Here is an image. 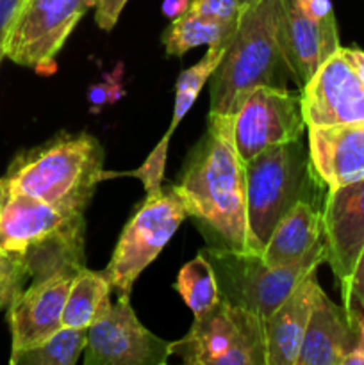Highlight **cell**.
<instances>
[{
    "instance_id": "6da1fadb",
    "label": "cell",
    "mask_w": 364,
    "mask_h": 365,
    "mask_svg": "<svg viewBox=\"0 0 364 365\" xmlns=\"http://www.w3.org/2000/svg\"><path fill=\"white\" fill-rule=\"evenodd\" d=\"M173 185L209 246L257 253L246 216L245 163L234 145L232 116L209 114L206 134Z\"/></svg>"
},
{
    "instance_id": "7a4b0ae2",
    "label": "cell",
    "mask_w": 364,
    "mask_h": 365,
    "mask_svg": "<svg viewBox=\"0 0 364 365\" xmlns=\"http://www.w3.org/2000/svg\"><path fill=\"white\" fill-rule=\"evenodd\" d=\"M284 9V0H253L239 9L238 27L209 78V114L234 116L259 86L288 88L289 71L278 41Z\"/></svg>"
},
{
    "instance_id": "3957f363",
    "label": "cell",
    "mask_w": 364,
    "mask_h": 365,
    "mask_svg": "<svg viewBox=\"0 0 364 365\" xmlns=\"http://www.w3.org/2000/svg\"><path fill=\"white\" fill-rule=\"evenodd\" d=\"M103 178V150L98 139L88 132H61L18 153L4 180L9 195H29L64 212L84 214Z\"/></svg>"
},
{
    "instance_id": "277c9868",
    "label": "cell",
    "mask_w": 364,
    "mask_h": 365,
    "mask_svg": "<svg viewBox=\"0 0 364 365\" xmlns=\"http://www.w3.org/2000/svg\"><path fill=\"white\" fill-rule=\"evenodd\" d=\"M84 214L29 195H9L0 212V250L24 257L32 282L75 277L86 267Z\"/></svg>"
},
{
    "instance_id": "5b68a950",
    "label": "cell",
    "mask_w": 364,
    "mask_h": 365,
    "mask_svg": "<svg viewBox=\"0 0 364 365\" xmlns=\"http://www.w3.org/2000/svg\"><path fill=\"white\" fill-rule=\"evenodd\" d=\"M246 216L257 253L263 255L278 221L298 202L314 203L321 180L300 141L266 148L245 163Z\"/></svg>"
},
{
    "instance_id": "8992f818",
    "label": "cell",
    "mask_w": 364,
    "mask_h": 365,
    "mask_svg": "<svg viewBox=\"0 0 364 365\" xmlns=\"http://www.w3.org/2000/svg\"><path fill=\"white\" fill-rule=\"evenodd\" d=\"M188 365H268L266 323L221 298L195 316L188 334L170 342V356Z\"/></svg>"
},
{
    "instance_id": "52a82bcc",
    "label": "cell",
    "mask_w": 364,
    "mask_h": 365,
    "mask_svg": "<svg viewBox=\"0 0 364 365\" xmlns=\"http://www.w3.org/2000/svg\"><path fill=\"white\" fill-rule=\"evenodd\" d=\"M203 255L214 267L220 296L266 321L278 305L298 287L300 282L316 273L325 253L305 257L289 266H268L259 253H239L207 246Z\"/></svg>"
},
{
    "instance_id": "ba28073f",
    "label": "cell",
    "mask_w": 364,
    "mask_h": 365,
    "mask_svg": "<svg viewBox=\"0 0 364 365\" xmlns=\"http://www.w3.org/2000/svg\"><path fill=\"white\" fill-rule=\"evenodd\" d=\"M186 217H189V212L175 185L146 195L145 202L125 225L103 269L118 296L131 298L134 282L159 257Z\"/></svg>"
},
{
    "instance_id": "9c48e42d",
    "label": "cell",
    "mask_w": 364,
    "mask_h": 365,
    "mask_svg": "<svg viewBox=\"0 0 364 365\" xmlns=\"http://www.w3.org/2000/svg\"><path fill=\"white\" fill-rule=\"evenodd\" d=\"M88 9L84 0H27L4 41L6 57L38 73H54L56 56Z\"/></svg>"
},
{
    "instance_id": "30bf717a",
    "label": "cell",
    "mask_w": 364,
    "mask_h": 365,
    "mask_svg": "<svg viewBox=\"0 0 364 365\" xmlns=\"http://www.w3.org/2000/svg\"><path fill=\"white\" fill-rule=\"evenodd\" d=\"M305 128L300 95L288 88L252 89L232 116V134L243 163L266 148L300 141Z\"/></svg>"
},
{
    "instance_id": "8fae6325",
    "label": "cell",
    "mask_w": 364,
    "mask_h": 365,
    "mask_svg": "<svg viewBox=\"0 0 364 365\" xmlns=\"http://www.w3.org/2000/svg\"><path fill=\"white\" fill-rule=\"evenodd\" d=\"M168 359L170 342L139 323L127 296H118L106 316L88 328L86 365H164Z\"/></svg>"
},
{
    "instance_id": "7c38bea8",
    "label": "cell",
    "mask_w": 364,
    "mask_h": 365,
    "mask_svg": "<svg viewBox=\"0 0 364 365\" xmlns=\"http://www.w3.org/2000/svg\"><path fill=\"white\" fill-rule=\"evenodd\" d=\"M305 127L364 121V82L346 48L332 53L300 93Z\"/></svg>"
},
{
    "instance_id": "4fadbf2b",
    "label": "cell",
    "mask_w": 364,
    "mask_h": 365,
    "mask_svg": "<svg viewBox=\"0 0 364 365\" xmlns=\"http://www.w3.org/2000/svg\"><path fill=\"white\" fill-rule=\"evenodd\" d=\"M321 220L325 262L330 266L343 292L364 250V178L328 189Z\"/></svg>"
},
{
    "instance_id": "5bb4252c",
    "label": "cell",
    "mask_w": 364,
    "mask_h": 365,
    "mask_svg": "<svg viewBox=\"0 0 364 365\" xmlns=\"http://www.w3.org/2000/svg\"><path fill=\"white\" fill-rule=\"evenodd\" d=\"M74 278L59 274L32 282L31 287L25 291L21 289L9 303L7 321L11 330V365L18 356L63 328L64 305Z\"/></svg>"
},
{
    "instance_id": "9a60e30c",
    "label": "cell",
    "mask_w": 364,
    "mask_h": 365,
    "mask_svg": "<svg viewBox=\"0 0 364 365\" xmlns=\"http://www.w3.org/2000/svg\"><path fill=\"white\" fill-rule=\"evenodd\" d=\"M285 9L278 29L282 56L293 81L300 89L310 81L318 68L341 48L335 16L313 20L293 0H284Z\"/></svg>"
},
{
    "instance_id": "2e32d148",
    "label": "cell",
    "mask_w": 364,
    "mask_h": 365,
    "mask_svg": "<svg viewBox=\"0 0 364 365\" xmlns=\"http://www.w3.org/2000/svg\"><path fill=\"white\" fill-rule=\"evenodd\" d=\"M309 159L327 189L364 178V121L310 127Z\"/></svg>"
},
{
    "instance_id": "e0dca14e",
    "label": "cell",
    "mask_w": 364,
    "mask_h": 365,
    "mask_svg": "<svg viewBox=\"0 0 364 365\" xmlns=\"http://www.w3.org/2000/svg\"><path fill=\"white\" fill-rule=\"evenodd\" d=\"M359 344L355 314L339 307L318 287L296 365H341Z\"/></svg>"
},
{
    "instance_id": "ac0fdd59",
    "label": "cell",
    "mask_w": 364,
    "mask_h": 365,
    "mask_svg": "<svg viewBox=\"0 0 364 365\" xmlns=\"http://www.w3.org/2000/svg\"><path fill=\"white\" fill-rule=\"evenodd\" d=\"M320 284L309 274L275 309L266 323L268 365H296Z\"/></svg>"
},
{
    "instance_id": "d6986e66",
    "label": "cell",
    "mask_w": 364,
    "mask_h": 365,
    "mask_svg": "<svg viewBox=\"0 0 364 365\" xmlns=\"http://www.w3.org/2000/svg\"><path fill=\"white\" fill-rule=\"evenodd\" d=\"M316 253H325L321 209L302 200L273 228L263 259L268 266L278 267Z\"/></svg>"
},
{
    "instance_id": "ffe728a7",
    "label": "cell",
    "mask_w": 364,
    "mask_h": 365,
    "mask_svg": "<svg viewBox=\"0 0 364 365\" xmlns=\"http://www.w3.org/2000/svg\"><path fill=\"white\" fill-rule=\"evenodd\" d=\"M111 284L103 271L82 267L75 274L63 312V327L84 328L103 317L111 309Z\"/></svg>"
},
{
    "instance_id": "44dd1931",
    "label": "cell",
    "mask_w": 364,
    "mask_h": 365,
    "mask_svg": "<svg viewBox=\"0 0 364 365\" xmlns=\"http://www.w3.org/2000/svg\"><path fill=\"white\" fill-rule=\"evenodd\" d=\"M238 21H223L188 9L181 16L173 18L164 31L163 43L166 56H184L200 45H227L234 34Z\"/></svg>"
},
{
    "instance_id": "7402d4cb",
    "label": "cell",
    "mask_w": 364,
    "mask_h": 365,
    "mask_svg": "<svg viewBox=\"0 0 364 365\" xmlns=\"http://www.w3.org/2000/svg\"><path fill=\"white\" fill-rule=\"evenodd\" d=\"M173 289L191 309L193 316L207 312L221 299L214 267L202 252L181 267Z\"/></svg>"
},
{
    "instance_id": "603a6c76",
    "label": "cell",
    "mask_w": 364,
    "mask_h": 365,
    "mask_svg": "<svg viewBox=\"0 0 364 365\" xmlns=\"http://www.w3.org/2000/svg\"><path fill=\"white\" fill-rule=\"evenodd\" d=\"M88 344V330L63 327L36 348L18 356L13 365H75Z\"/></svg>"
},
{
    "instance_id": "cb8c5ba5",
    "label": "cell",
    "mask_w": 364,
    "mask_h": 365,
    "mask_svg": "<svg viewBox=\"0 0 364 365\" xmlns=\"http://www.w3.org/2000/svg\"><path fill=\"white\" fill-rule=\"evenodd\" d=\"M225 46L227 45H218V46H209V50L206 52V56L195 64V66L188 68V70L182 71L177 78V86H175V107H173V118H171L170 132L173 134V130L177 128V125L181 123L182 118L188 114V110L191 109L193 103L198 98L200 91L203 89L206 82L209 81L213 71L216 70V66L220 64L221 57H223Z\"/></svg>"
},
{
    "instance_id": "d4e9b609",
    "label": "cell",
    "mask_w": 364,
    "mask_h": 365,
    "mask_svg": "<svg viewBox=\"0 0 364 365\" xmlns=\"http://www.w3.org/2000/svg\"><path fill=\"white\" fill-rule=\"evenodd\" d=\"M29 277L24 257L0 250V310L9 307Z\"/></svg>"
},
{
    "instance_id": "484cf974",
    "label": "cell",
    "mask_w": 364,
    "mask_h": 365,
    "mask_svg": "<svg viewBox=\"0 0 364 365\" xmlns=\"http://www.w3.org/2000/svg\"><path fill=\"white\" fill-rule=\"evenodd\" d=\"M170 138L171 132L168 130L164 134V138L161 139L156 145V148L152 150V153L148 155V159L143 163V166L136 171H128L127 175L131 177H138L139 180L145 185L146 195H152V192L159 191L163 187L164 180V168H166V157H168V146H170Z\"/></svg>"
},
{
    "instance_id": "4316f807",
    "label": "cell",
    "mask_w": 364,
    "mask_h": 365,
    "mask_svg": "<svg viewBox=\"0 0 364 365\" xmlns=\"http://www.w3.org/2000/svg\"><path fill=\"white\" fill-rule=\"evenodd\" d=\"M189 9L223 21H238L239 16L238 0H191Z\"/></svg>"
},
{
    "instance_id": "83f0119b",
    "label": "cell",
    "mask_w": 364,
    "mask_h": 365,
    "mask_svg": "<svg viewBox=\"0 0 364 365\" xmlns=\"http://www.w3.org/2000/svg\"><path fill=\"white\" fill-rule=\"evenodd\" d=\"M341 294L343 299H345V309L350 314H352L355 305L364 312V250L360 253L359 260H357L355 269H353L348 285H346V289Z\"/></svg>"
},
{
    "instance_id": "f1b7e54d",
    "label": "cell",
    "mask_w": 364,
    "mask_h": 365,
    "mask_svg": "<svg viewBox=\"0 0 364 365\" xmlns=\"http://www.w3.org/2000/svg\"><path fill=\"white\" fill-rule=\"evenodd\" d=\"M128 0H96L95 20L102 31H113Z\"/></svg>"
},
{
    "instance_id": "f546056e",
    "label": "cell",
    "mask_w": 364,
    "mask_h": 365,
    "mask_svg": "<svg viewBox=\"0 0 364 365\" xmlns=\"http://www.w3.org/2000/svg\"><path fill=\"white\" fill-rule=\"evenodd\" d=\"M27 0H0V45H4L14 20Z\"/></svg>"
},
{
    "instance_id": "4dcf8cb0",
    "label": "cell",
    "mask_w": 364,
    "mask_h": 365,
    "mask_svg": "<svg viewBox=\"0 0 364 365\" xmlns=\"http://www.w3.org/2000/svg\"><path fill=\"white\" fill-rule=\"evenodd\" d=\"M293 2L305 16L313 20H325V18L334 16L332 0H293Z\"/></svg>"
},
{
    "instance_id": "1f68e13d",
    "label": "cell",
    "mask_w": 364,
    "mask_h": 365,
    "mask_svg": "<svg viewBox=\"0 0 364 365\" xmlns=\"http://www.w3.org/2000/svg\"><path fill=\"white\" fill-rule=\"evenodd\" d=\"M189 4L191 0H164L163 13L170 18H177L189 9Z\"/></svg>"
},
{
    "instance_id": "d6a6232c",
    "label": "cell",
    "mask_w": 364,
    "mask_h": 365,
    "mask_svg": "<svg viewBox=\"0 0 364 365\" xmlns=\"http://www.w3.org/2000/svg\"><path fill=\"white\" fill-rule=\"evenodd\" d=\"M89 100L93 106H103V103L111 102V89H107L106 86H93L89 89Z\"/></svg>"
},
{
    "instance_id": "836d02e7",
    "label": "cell",
    "mask_w": 364,
    "mask_h": 365,
    "mask_svg": "<svg viewBox=\"0 0 364 365\" xmlns=\"http://www.w3.org/2000/svg\"><path fill=\"white\" fill-rule=\"evenodd\" d=\"M346 53H348L350 61H352V64L355 66L357 73H359V77L363 78V82H364V52L359 48H346Z\"/></svg>"
},
{
    "instance_id": "e575fe53",
    "label": "cell",
    "mask_w": 364,
    "mask_h": 365,
    "mask_svg": "<svg viewBox=\"0 0 364 365\" xmlns=\"http://www.w3.org/2000/svg\"><path fill=\"white\" fill-rule=\"evenodd\" d=\"M7 196H9V191H7L6 180H4V177H2L0 178V212H2V207H4V203H6Z\"/></svg>"
},
{
    "instance_id": "d590c367",
    "label": "cell",
    "mask_w": 364,
    "mask_h": 365,
    "mask_svg": "<svg viewBox=\"0 0 364 365\" xmlns=\"http://www.w3.org/2000/svg\"><path fill=\"white\" fill-rule=\"evenodd\" d=\"M239 2V9H241V7H245V6H248V4H252L253 0H238Z\"/></svg>"
},
{
    "instance_id": "8d00e7d4",
    "label": "cell",
    "mask_w": 364,
    "mask_h": 365,
    "mask_svg": "<svg viewBox=\"0 0 364 365\" xmlns=\"http://www.w3.org/2000/svg\"><path fill=\"white\" fill-rule=\"evenodd\" d=\"M4 57H6V52H4V45H0V63H2Z\"/></svg>"
},
{
    "instance_id": "74e56055",
    "label": "cell",
    "mask_w": 364,
    "mask_h": 365,
    "mask_svg": "<svg viewBox=\"0 0 364 365\" xmlns=\"http://www.w3.org/2000/svg\"><path fill=\"white\" fill-rule=\"evenodd\" d=\"M86 4H88V7H93V6H96V0H84Z\"/></svg>"
}]
</instances>
